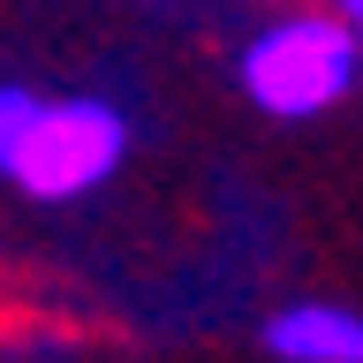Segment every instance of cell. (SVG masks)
I'll return each instance as SVG.
<instances>
[{"label":"cell","mask_w":363,"mask_h":363,"mask_svg":"<svg viewBox=\"0 0 363 363\" xmlns=\"http://www.w3.org/2000/svg\"><path fill=\"white\" fill-rule=\"evenodd\" d=\"M121 152H129V121L106 99H61V106H38L8 174L23 182V197L68 204V197H91L121 167Z\"/></svg>","instance_id":"7a4b0ae2"},{"label":"cell","mask_w":363,"mask_h":363,"mask_svg":"<svg viewBox=\"0 0 363 363\" xmlns=\"http://www.w3.org/2000/svg\"><path fill=\"white\" fill-rule=\"evenodd\" d=\"M30 121H38V99H30V91H16V84H0V174L16 167L23 136H30Z\"/></svg>","instance_id":"277c9868"},{"label":"cell","mask_w":363,"mask_h":363,"mask_svg":"<svg viewBox=\"0 0 363 363\" xmlns=\"http://www.w3.org/2000/svg\"><path fill=\"white\" fill-rule=\"evenodd\" d=\"M333 8H340V23H348V30L363 38V0H333Z\"/></svg>","instance_id":"5b68a950"},{"label":"cell","mask_w":363,"mask_h":363,"mask_svg":"<svg viewBox=\"0 0 363 363\" xmlns=\"http://www.w3.org/2000/svg\"><path fill=\"white\" fill-rule=\"evenodd\" d=\"M265 348L280 363H363V318L340 303H295L265 325Z\"/></svg>","instance_id":"3957f363"},{"label":"cell","mask_w":363,"mask_h":363,"mask_svg":"<svg viewBox=\"0 0 363 363\" xmlns=\"http://www.w3.org/2000/svg\"><path fill=\"white\" fill-rule=\"evenodd\" d=\"M356 68H363V38L340 16H288L250 38L242 91L280 121H311L356 84Z\"/></svg>","instance_id":"6da1fadb"}]
</instances>
